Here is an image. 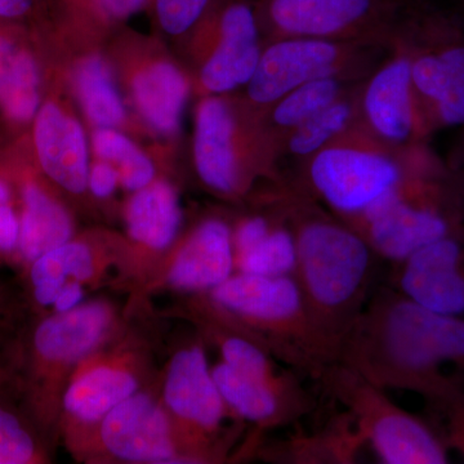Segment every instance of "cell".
Segmentation results:
<instances>
[{
    "label": "cell",
    "instance_id": "cell-1",
    "mask_svg": "<svg viewBox=\"0 0 464 464\" xmlns=\"http://www.w3.org/2000/svg\"><path fill=\"white\" fill-rule=\"evenodd\" d=\"M337 360L383 390L411 391L430 404L464 387V319L380 290L347 333Z\"/></svg>",
    "mask_w": 464,
    "mask_h": 464
},
{
    "label": "cell",
    "instance_id": "cell-2",
    "mask_svg": "<svg viewBox=\"0 0 464 464\" xmlns=\"http://www.w3.org/2000/svg\"><path fill=\"white\" fill-rule=\"evenodd\" d=\"M292 231L297 246L295 277L314 325L338 357L364 310L375 253L359 232L324 217L302 218Z\"/></svg>",
    "mask_w": 464,
    "mask_h": 464
},
{
    "label": "cell",
    "instance_id": "cell-3",
    "mask_svg": "<svg viewBox=\"0 0 464 464\" xmlns=\"http://www.w3.org/2000/svg\"><path fill=\"white\" fill-rule=\"evenodd\" d=\"M209 293L210 313L218 322L314 380L337 359L314 325L295 275L237 273Z\"/></svg>",
    "mask_w": 464,
    "mask_h": 464
},
{
    "label": "cell",
    "instance_id": "cell-4",
    "mask_svg": "<svg viewBox=\"0 0 464 464\" xmlns=\"http://www.w3.org/2000/svg\"><path fill=\"white\" fill-rule=\"evenodd\" d=\"M115 314L103 302L44 317L26 333L21 362V390L27 414L39 430L50 429L58 413L66 375L105 341Z\"/></svg>",
    "mask_w": 464,
    "mask_h": 464
},
{
    "label": "cell",
    "instance_id": "cell-5",
    "mask_svg": "<svg viewBox=\"0 0 464 464\" xmlns=\"http://www.w3.org/2000/svg\"><path fill=\"white\" fill-rule=\"evenodd\" d=\"M331 398L346 408L356 429L387 464L449 462L447 445L432 423L400 408L356 369L334 360L317 380Z\"/></svg>",
    "mask_w": 464,
    "mask_h": 464
},
{
    "label": "cell",
    "instance_id": "cell-6",
    "mask_svg": "<svg viewBox=\"0 0 464 464\" xmlns=\"http://www.w3.org/2000/svg\"><path fill=\"white\" fill-rule=\"evenodd\" d=\"M308 176L320 199L353 221L406 183L404 170L395 159L377 150L344 145L317 151Z\"/></svg>",
    "mask_w": 464,
    "mask_h": 464
},
{
    "label": "cell",
    "instance_id": "cell-7",
    "mask_svg": "<svg viewBox=\"0 0 464 464\" xmlns=\"http://www.w3.org/2000/svg\"><path fill=\"white\" fill-rule=\"evenodd\" d=\"M164 402L173 420L176 418L181 448H188L197 463L207 462L228 408L199 344L182 348L170 360Z\"/></svg>",
    "mask_w": 464,
    "mask_h": 464
},
{
    "label": "cell",
    "instance_id": "cell-8",
    "mask_svg": "<svg viewBox=\"0 0 464 464\" xmlns=\"http://www.w3.org/2000/svg\"><path fill=\"white\" fill-rule=\"evenodd\" d=\"M353 222L375 255L395 264L462 227L456 217L420 199L408 183L389 192Z\"/></svg>",
    "mask_w": 464,
    "mask_h": 464
},
{
    "label": "cell",
    "instance_id": "cell-9",
    "mask_svg": "<svg viewBox=\"0 0 464 464\" xmlns=\"http://www.w3.org/2000/svg\"><path fill=\"white\" fill-rule=\"evenodd\" d=\"M94 427L100 447L116 459L130 463H194L179 445L172 418L149 393H134Z\"/></svg>",
    "mask_w": 464,
    "mask_h": 464
},
{
    "label": "cell",
    "instance_id": "cell-10",
    "mask_svg": "<svg viewBox=\"0 0 464 464\" xmlns=\"http://www.w3.org/2000/svg\"><path fill=\"white\" fill-rule=\"evenodd\" d=\"M199 25L217 42L201 66L204 90L219 96L248 85L262 54L257 12L246 0H215Z\"/></svg>",
    "mask_w": 464,
    "mask_h": 464
},
{
    "label": "cell",
    "instance_id": "cell-11",
    "mask_svg": "<svg viewBox=\"0 0 464 464\" xmlns=\"http://www.w3.org/2000/svg\"><path fill=\"white\" fill-rule=\"evenodd\" d=\"M398 265V288L404 297L440 315L464 319L463 227Z\"/></svg>",
    "mask_w": 464,
    "mask_h": 464
},
{
    "label": "cell",
    "instance_id": "cell-12",
    "mask_svg": "<svg viewBox=\"0 0 464 464\" xmlns=\"http://www.w3.org/2000/svg\"><path fill=\"white\" fill-rule=\"evenodd\" d=\"M133 353H91L67 380L63 409L67 420L93 427L116 405L139 392L140 373Z\"/></svg>",
    "mask_w": 464,
    "mask_h": 464
},
{
    "label": "cell",
    "instance_id": "cell-13",
    "mask_svg": "<svg viewBox=\"0 0 464 464\" xmlns=\"http://www.w3.org/2000/svg\"><path fill=\"white\" fill-rule=\"evenodd\" d=\"M341 58L340 48L328 39H282L262 52L248 83L249 99L257 105H274L299 85L335 75Z\"/></svg>",
    "mask_w": 464,
    "mask_h": 464
},
{
    "label": "cell",
    "instance_id": "cell-14",
    "mask_svg": "<svg viewBox=\"0 0 464 464\" xmlns=\"http://www.w3.org/2000/svg\"><path fill=\"white\" fill-rule=\"evenodd\" d=\"M389 0H264L261 14L285 38L328 39L377 23Z\"/></svg>",
    "mask_w": 464,
    "mask_h": 464
},
{
    "label": "cell",
    "instance_id": "cell-15",
    "mask_svg": "<svg viewBox=\"0 0 464 464\" xmlns=\"http://www.w3.org/2000/svg\"><path fill=\"white\" fill-rule=\"evenodd\" d=\"M34 146L45 176L70 194L88 188L90 152L78 119L60 103L47 101L34 118Z\"/></svg>",
    "mask_w": 464,
    "mask_h": 464
},
{
    "label": "cell",
    "instance_id": "cell-16",
    "mask_svg": "<svg viewBox=\"0 0 464 464\" xmlns=\"http://www.w3.org/2000/svg\"><path fill=\"white\" fill-rule=\"evenodd\" d=\"M212 375L228 411L259 426L289 424L314 409L313 396L297 378L284 383L252 380L224 362L212 368Z\"/></svg>",
    "mask_w": 464,
    "mask_h": 464
},
{
    "label": "cell",
    "instance_id": "cell-17",
    "mask_svg": "<svg viewBox=\"0 0 464 464\" xmlns=\"http://www.w3.org/2000/svg\"><path fill=\"white\" fill-rule=\"evenodd\" d=\"M237 134L227 101L215 94L201 101L195 121V167L204 185L218 194L234 195L243 186Z\"/></svg>",
    "mask_w": 464,
    "mask_h": 464
},
{
    "label": "cell",
    "instance_id": "cell-18",
    "mask_svg": "<svg viewBox=\"0 0 464 464\" xmlns=\"http://www.w3.org/2000/svg\"><path fill=\"white\" fill-rule=\"evenodd\" d=\"M235 268L234 241L222 219L201 222L177 252L167 279L174 288L188 292L215 289Z\"/></svg>",
    "mask_w": 464,
    "mask_h": 464
},
{
    "label": "cell",
    "instance_id": "cell-19",
    "mask_svg": "<svg viewBox=\"0 0 464 464\" xmlns=\"http://www.w3.org/2000/svg\"><path fill=\"white\" fill-rule=\"evenodd\" d=\"M411 56L396 57L378 70L364 93V111L375 133L390 142L408 141L415 128Z\"/></svg>",
    "mask_w": 464,
    "mask_h": 464
},
{
    "label": "cell",
    "instance_id": "cell-20",
    "mask_svg": "<svg viewBox=\"0 0 464 464\" xmlns=\"http://www.w3.org/2000/svg\"><path fill=\"white\" fill-rule=\"evenodd\" d=\"M188 90L179 67L164 58L149 61L130 79L137 111L151 130L164 137L176 136L181 128Z\"/></svg>",
    "mask_w": 464,
    "mask_h": 464
},
{
    "label": "cell",
    "instance_id": "cell-21",
    "mask_svg": "<svg viewBox=\"0 0 464 464\" xmlns=\"http://www.w3.org/2000/svg\"><path fill=\"white\" fill-rule=\"evenodd\" d=\"M14 26L0 23V110L12 123L26 124L42 106L41 69Z\"/></svg>",
    "mask_w": 464,
    "mask_h": 464
},
{
    "label": "cell",
    "instance_id": "cell-22",
    "mask_svg": "<svg viewBox=\"0 0 464 464\" xmlns=\"http://www.w3.org/2000/svg\"><path fill=\"white\" fill-rule=\"evenodd\" d=\"M128 234L150 252H160L172 244L182 221L179 197L172 185L152 181L136 191L125 210Z\"/></svg>",
    "mask_w": 464,
    "mask_h": 464
},
{
    "label": "cell",
    "instance_id": "cell-23",
    "mask_svg": "<svg viewBox=\"0 0 464 464\" xmlns=\"http://www.w3.org/2000/svg\"><path fill=\"white\" fill-rule=\"evenodd\" d=\"M100 274H102V259L92 244L69 240L32 262L33 297L39 306H52L67 282L92 283Z\"/></svg>",
    "mask_w": 464,
    "mask_h": 464
},
{
    "label": "cell",
    "instance_id": "cell-24",
    "mask_svg": "<svg viewBox=\"0 0 464 464\" xmlns=\"http://www.w3.org/2000/svg\"><path fill=\"white\" fill-rule=\"evenodd\" d=\"M21 253L29 262L72 240L74 226L69 212L35 182L23 188Z\"/></svg>",
    "mask_w": 464,
    "mask_h": 464
},
{
    "label": "cell",
    "instance_id": "cell-25",
    "mask_svg": "<svg viewBox=\"0 0 464 464\" xmlns=\"http://www.w3.org/2000/svg\"><path fill=\"white\" fill-rule=\"evenodd\" d=\"M74 87L82 108L97 128H118L127 118L111 69L100 54L84 57L74 70Z\"/></svg>",
    "mask_w": 464,
    "mask_h": 464
},
{
    "label": "cell",
    "instance_id": "cell-26",
    "mask_svg": "<svg viewBox=\"0 0 464 464\" xmlns=\"http://www.w3.org/2000/svg\"><path fill=\"white\" fill-rule=\"evenodd\" d=\"M93 150L100 160L109 161L119 173L121 185L139 191L155 181V166L139 146L116 128H97Z\"/></svg>",
    "mask_w": 464,
    "mask_h": 464
},
{
    "label": "cell",
    "instance_id": "cell-27",
    "mask_svg": "<svg viewBox=\"0 0 464 464\" xmlns=\"http://www.w3.org/2000/svg\"><path fill=\"white\" fill-rule=\"evenodd\" d=\"M222 325L225 326L224 331H219L215 326L213 334L221 351L222 362L226 365L252 380L270 382V383H284L295 378L289 372L285 373V372L277 371L274 356L264 347L259 346L246 335L232 331L225 324Z\"/></svg>",
    "mask_w": 464,
    "mask_h": 464
},
{
    "label": "cell",
    "instance_id": "cell-28",
    "mask_svg": "<svg viewBox=\"0 0 464 464\" xmlns=\"http://www.w3.org/2000/svg\"><path fill=\"white\" fill-rule=\"evenodd\" d=\"M237 273L256 276H288L297 268V246L292 228L273 227L255 248L235 256Z\"/></svg>",
    "mask_w": 464,
    "mask_h": 464
},
{
    "label": "cell",
    "instance_id": "cell-29",
    "mask_svg": "<svg viewBox=\"0 0 464 464\" xmlns=\"http://www.w3.org/2000/svg\"><path fill=\"white\" fill-rule=\"evenodd\" d=\"M340 92L341 83L334 75L313 79L274 103V121L279 127L293 130L340 100Z\"/></svg>",
    "mask_w": 464,
    "mask_h": 464
},
{
    "label": "cell",
    "instance_id": "cell-30",
    "mask_svg": "<svg viewBox=\"0 0 464 464\" xmlns=\"http://www.w3.org/2000/svg\"><path fill=\"white\" fill-rule=\"evenodd\" d=\"M29 415L0 401V464L47 463V451Z\"/></svg>",
    "mask_w": 464,
    "mask_h": 464
},
{
    "label": "cell",
    "instance_id": "cell-31",
    "mask_svg": "<svg viewBox=\"0 0 464 464\" xmlns=\"http://www.w3.org/2000/svg\"><path fill=\"white\" fill-rule=\"evenodd\" d=\"M351 118L353 105L347 101H335L292 130L289 139L290 152L298 157L315 155L346 130Z\"/></svg>",
    "mask_w": 464,
    "mask_h": 464
},
{
    "label": "cell",
    "instance_id": "cell-32",
    "mask_svg": "<svg viewBox=\"0 0 464 464\" xmlns=\"http://www.w3.org/2000/svg\"><path fill=\"white\" fill-rule=\"evenodd\" d=\"M14 306L7 293L0 286V392L17 378L23 362L24 342L26 334H14Z\"/></svg>",
    "mask_w": 464,
    "mask_h": 464
},
{
    "label": "cell",
    "instance_id": "cell-33",
    "mask_svg": "<svg viewBox=\"0 0 464 464\" xmlns=\"http://www.w3.org/2000/svg\"><path fill=\"white\" fill-rule=\"evenodd\" d=\"M427 406L436 420L432 426L444 444L464 457V387L450 391Z\"/></svg>",
    "mask_w": 464,
    "mask_h": 464
},
{
    "label": "cell",
    "instance_id": "cell-34",
    "mask_svg": "<svg viewBox=\"0 0 464 464\" xmlns=\"http://www.w3.org/2000/svg\"><path fill=\"white\" fill-rule=\"evenodd\" d=\"M215 0H150L159 26L170 36H179L199 25Z\"/></svg>",
    "mask_w": 464,
    "mask_h": 464
},
{
    "label": "cell",
    "instance_id": "cell-35",
    "mask_svg": "<svg viewBox=\"0 0 464 464\" xmlns=\"http://www.w3.org/2000/svg\"><path fill=\"white\" fill-rule=\"evenodd\" d=\"M50 12L74 25H97L103 23L96 0H47Z\"/></svg>",
    "mask_w": 464,
    "mask_h": 464
},
{
    "label": "cell",
    "instance_id": "cell-36",
    "mask_svg": "<svg viewBox=\"0 0 464 464\" xmlns=\"http://www.w3.org/2000/svg\"><path fill=\"white\" fill-rule=\"evenodd\" d=\"M50 14L47 0H0V23L20 25Z\"/></svg>",
    "mask_w": 464,
    "mask_h": 464
},
{
    "label": "cell",
    "instance_id": "cell-37",
    "mask_svg": "<svg viewBox=\"0 0 464 464\" xmlns=\"http://www.w3.org/2000/svg\"><path fill=\"white\" fill-rule=\"evenodd\" d=\"M271 230H273V226L265 217L256 216L244 219L237 226V231L232 234L235 256L243 255V253L255 248L270 234Z\"/></svg>",
    "mask_w": 464,
    "mask_h": 464
},
{
    "label": "cell",
    "instance_id": "cell-38",
    "mask_svg": "<svg viewBox=\"0 0 464 464\" xmlns=\"http://www.w3.org/2000/svg\"><path fill=\"white\" fill-rule=\"evenodd\" d=\"M121 179L116 168L105 160H99L91 167L88 176V188L99 199L111 197Z\"/></svg>",
    "mask_w": 464,
    "mask_h": 464
},
{
    "label": "cell",
    "instance_id": "cell-39",
    "mask_svg": "<svg viewBox=\"0 0 464 464\" xmlns=\"http://www.w3.org/2000/svg\"><path fill=\"white\" fill-rule=\"evenodd\" d=\"M103 23H121L141 12L150 0H96Z\"/></svg>",
    "mask_w": 464,
    "mask_h": 464
},
{
    "label": "cell",
    "instance_id": "cell-40",
    "mask_svg": "<svg viewBox=\"0 0 464 464\" xmlns=\"http://www.w3.org/2000/svg\"><path fill=\"white\" fill-rule=\"evenodd\" d=\"M20 241V222L9 204L0 206V250L11 252Z\"/></svg>",
    "mask_w": 464,
    "mask_h": 464
},
{
    "label": "cell",
    "instance_id": "cell-41",
    "mask_svg": "<svg viewBox=\"0 0 464 464\" xmlns=\"http://www.w3.org/2000/svg\"><path fill=\"white\" fill-rule=\"evenodd\" d=\"M84 297L83 284L78 282H67L58 293L53 304L54 311L58 314L74 310L81 304Z\"/></svg>",
    "mask_w": 464,
    "mask_h": 464
},
{
    "label": "cell",
    "instance_id": "cell-42",
    "mask_svg": "<svg viewBox=\"0 0 464 464\" xmlns=\"http://www.w3.org/2000/svg\"><path fill=\"white\" fill-rule=\"evenodd\" d=\"M462 128V136H460L457 148L454 150L453 158H451V168L456 174L458 188H459V194L464 203V125Z\"/></svg>",
    "mask_w": 464,
    "mask_h": 464
},
{
    "label": "cell",
    "instance_id": "cell-43",
    "mask_svg": "<svg viewBox=\"0 0 464 464\" xmlns=\"http://www.w3.org/2000/svg\"><path fill=\"white\" fill-rule=\"evenodd\" d=\"M9 198H11V192H9L8 185L0 179V206H2V204H7Z\"/></svg>",
    "mask_w": 464,
    "mask_h": 464
},
{
    "label": "cell",
    "instance_id": "cell-44",
    "mask_svg": "<svg viewBox=\"0 0 464 464\" xmlns=\"http://www.w3.org/2000/svg\"><path fill=\"white\" fill-rule=\"evenodd\" d=\"M460 2H462V5H463V8H464V0H460ZM460 20H462V23L464 24V17L460 18Z\"/></svg>",
    "mask_w": 464,
    "mask_h": 464
}]
</instances>
